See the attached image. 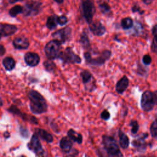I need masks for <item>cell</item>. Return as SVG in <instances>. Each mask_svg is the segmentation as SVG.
Segmentation results:
<instances>
[{
  "instance_id": "obj_9",
  "label": "cell",
  "mask_w": 157,
  "mask_h": 157,
  "mask_svg": "<svg viewBox=\"0 0 157 157\" xmlns=\"http://www.w3.org/2000/svg\"><path fill=\"white\" fill-rule=\"evenodd\" d=\"M71 28L66 27L53 33L52 37L54 40L58 42L60 44L69 40L71 37Z\"/></svg>"
},
{
  "instance_id": "obj_20",
  "label": "cell",
  "mask_w": 157,
  "mask_h": 157,
  "mask_svg": "<svg viewBox=\"0 0 157 157\" xmlns=\"http://www.w3.org/2000/svg\"><path fill=\"white\" fill-rule=\"evenodd\" d=\"M67 136L73 142H77L79 144H82L83 140L82 135L80 133L77 132L74 129H69L67 132Z\"/></svg>"
},
{
  "instance_id": "obj_27",
  "label": "cell",
  "mask_w": 157,
  "mask_h": 157,
  "mask_svg": "<svg viewBox=\"0 0 157 157\" xmlns=\"http://www.w3.org/2000/svg\"><path fill=\"white\" fill-rule=\"evenodd\" d=\"M150 130L151 136L155 139H157V118L151 123Z\"/></svg>"
},
{
  "instance_id": "obj_6",
  "label": "cell",
  "mask_w": 157,
  "mask_h": 157,
  "mask_svg": "<svg viewBox=\"0 0 157 157\" xmlns=\"http://www.w3.org/2000/svg\"><path fill=\"white\" fill-rule=\"evenodd\" d=\"M60 44L55 40L48 42L44 48L46 56L50 59L58 58L60 53Z\"/></svg>"
},
{
  "instance_id": "obj_34",
  "label": "cell",
  "mask_w": 157,
  "mask_h": 157,
  "mask_svg": "<svg viewBox=\"0 0 157 157\" xmlns=\"http://www.w3.org/2000/svg\"><path fill=\"white\" fill-rule=\"evenodd\" d=\"M151 50L154 53H157V36H154L151 44Z\"/></svg>"
},
{
  "instance_id": "obj_21",
  "label": "cell",
  "mask_w": 157,
  "mask_h": 157,
  "mask_svg": "<svg viewBox=\"0 0 157 157\" xmlns=\"http://www.w3.org/2000/svg\"><path fill=\"white\" fill-rule=\"evenodd\" d=\"M57 17L58 16H56V15H53L48 17L46 23V26L49 29H54L57 26Z\"/></svg>"
},
{
  "instance_id": "obj_31",
  "label": "cell",
  "mask_w": 157,
  "mask_h": 157,
  "mask_svg": "<svg viewBox=\"0 0 157 157\" xmlns=\"http://www.w3.org/2000/svg\"><path fill=\"white\" fill-rule=\"evenodd\" d=\"M68 21L67 18L65 15H61L57 17V22L61 26H63L66 25Z\"/></svg>"
},
{
  "instance_id": "obj_19",
  "label": "cell",
  "mask_w": 157,
  "mask_h": 157,
  "mask_svg": "<svg viewBox=\"0 0 157 157\" xmlns=\"http://www.w3.org/2000/svg\"><path fill=\"white\" fill-rule=\"evenodd\" d=\"M36 133L37 134L38 136H39L42 140L50 143L53 142V136L48 132H47L45 130L42 129H37L36 131Z\"/></svg>"
},
{
  "instance_id": "obj_40",
  "label": "cell",
  "mask_w": 157,
  "mask_h": 157,
  "mask_svg": "<svg viewBox=\"0 0 157 157\" xmlns=\"http://www.w3.org/2000/svg\"><path fill=\"white\" fill-rule=\"evenodd\" d=\"M143 2L146 4H151L154 0H142Z\"/></svg>"
},
{
  "instance_id": "obj_5",
  "label": "cell",
  "mask_w": 157,
  "mask_h": 157,
  "mask_svg": "<svg viewBox=\"0 0 157 157\" xmlns=\"http://www.w3.org/2000/svg\"><path fill=\"white\" fill-rule=\"evenodd\" d=\"M81 6L83 17L88 23H91L95 11L93 0H81Z\"/></svg>"
},
{
  "instance_id": "obj_41",
  "label": "cell",
  "mask_w": 157,
  "mask_h": 157,
  "mask_svg": "<svg viewBox=\"0 0 157 157\" xmlns=\"http://www.w3.org/2000/svg\"><path fill=\"white\" fill-rule=\"evenodd\" d=\"M24 0H9V2L10 4H14L17 2H19V1H23Z\"/></svg>"
},
{
  "instance_id": "obj_44",
  "label": "cell",
  "mask_w": 157,
  "mask_h": 157,
  "mask_svg": "<svg viewBox=\"0 0 157 157\" xmlns=\"http://www.w3.org/2000/svg\"><path fill=\"white\" fill-rule=\"evenodd\" d=\"M1 36L0 35V39H1Z\"/></svg>"
},
{
  "instance_id": "obj_36",
  "label": "cell",
  "mask_w": 157,
  "mask_h": 157,
  "mask_svg": "<svg viewBox=\"0 0 157 157\" xmlns=\"http://www.w3.org/2000/svg\"><path fill=\"white\" fill-rule=\"evenodd\" d=\"M152 34L153 36H157V25H155L152 29Z\"/></svg>"
},
{
  "instance_id": "obj_24",
  "label": "cell",
  "mask_w": 157,
  "mask_h": 157,
  "mask_svg": "<svg viewBox=\"0 0 157 157\" xmlns=\"http://www.w3.org/2000/svg\"><path fill=\"white\" fill-rule=\"evenodd\" d=\"M80 42L82 45V46L85 48H88L90 46V40L88 38V36L85 32H83L80 36Z\"/></svg>"
},
{
  "instance_id": "obj_15",
  "label": "cell",
  "mask_w": 157,
  "mask_h": 157,
  "mask_svg": "<svg viewBox=\"0 0 157 157\" xmlns=\"http://www.w3.org/2000/svg\"><path fill=\"white\" fill-rule=\"evenodd\" d=\"M13 45L17 49H26L29 45L28 39L25 37H17L13 41Z\"/></svg>"
},
{
  "instance_id": "obj_38",
  "label": "cell",
  "mask_w": 157,
  "mask_h": 157,
  "mask_svg": "<svg viewBox=\"0 0 157 157\" xmlns=\"http://www.w3.org/2000/svg\"><path fill=\"white\" fill-rule=\"evenodd\" d=\"M132 11H133L134 12H139L140 13V7H139V6H134V7H132Z\"/></svg>"
},
{
  "instance_id": "obj_26",
  "label": "cell",
  "mask_w": 157,
  "mask_h": 157,
  "mask_svg": "<svg viewBox=\"0 0 157 157\" xmlns=\"http://www.w3.org/2000/svg\"><path fill=\"white\" fill-rule=\"evenodd\" d=\"M121 27L124 29H128L132 27L133 21L129 17L124 18L122 19V20L121 21Z\"/></svg>"
},
{
  "instance_id": "obj_35",
  "label": "cell",
  "mask_w": 157,
  "mask_h": 157,
  "mask_svg": "<svg viewBox=\"0 0 157 157\" xmlns=\"http://www.w3.org/2000/svg\"><path fill=\"white\" fill-rule=\"evenodd\" d=\"M20 132H21V135L23 136V137H27L28 136V132L27 131V129L26 128H20Z\"/></svg>"
},
{
  "instance_id": "obj_14",
  "label": "cell",
  "mask_w": 157,
  "mask_h": 157,
  "mask_svg": "<svg viewBox=\"0 0 157 157\" xmlns=\"http://www.w3.org/2000/svg\"><path fill=\"white\" fill-rule=\"evenodd\" d=\"M24 58L25 63L31 67L37 66L40 61L39 56L37 53L33 52H28L26 53Z\"/></svg>"
},
{
  "instance_id": "obj_13",
  "label": "cell",
  "mask_w": 157,
  "mask_h": 157,
  "mask_svg": "<svg viewBox=\"0 0 157 157\" xmlns=\"http://www.w3.org/2000/svg\"><path fill=\"white\" fill-rule=\"evenodd\" d=\"M148 136L147 134H143L142 136L134 139L132 142V146L136 148L139 151H144L146 150L147 144L145 142V138Z\"/></svg>"
},
{
  "instance_id": "obj_10",
  "label": "cell",
  "mask_w": 157,
  "mask_h": 157,
  "mask_svg": "<svg viewBox=\"0 0 157 157\" xmlns=\"http://www.w3.org/2000/svg\"><path fill=\"white\" fill-rule=\"evenodd\" d=\"M28 147L29 150L33 151L37 156H42L44 154V150H43L42 145L39 139V136L36 132L32 136Z\"/></svg>"
},
{
  "instance_id": "obj_29",
  "label": "cell",
  "mask_w": 157,
  "mask_h": 157,
  "mask_svg": "<svg viewBox=\"0 0 157 157\" xmlns=\"http://www.w3.org/2000/svg\"><path fill=\"white\" fill-rule=\"evenodd\" d=\"M129 125L131 127V133L133 134H136L137 132V131L139 130V128L137 121L136 120H131L130 121Z\"/></svg>"
},
{
  "instance_id": "obj_37",
  "label": "cell",
  "mask_w": 157,
  "mask_h": 157,
  "mask_svg": "<svg viewBox=\"0 0 157 157\" xmlns=\"http://www.w3.org/2000/svg\"><path fill=\"white\" fill-rule=\"evenodd\" d=\"M6 52V50L4 48V47L2 45H0V55H3Z\"/></svg>"
},
{
  "instance_id": "obj_23",
  "label": "cell",
  "mask_w": 157,
  "mask_h": 157,
  "mask_svg": "<svg viewBox=\"0 0 157 157\" xmlns=\"http://www.w3.org/2000/svg\"><path fill=\"white\" fill-rule=\"evenodd\" d=\"M80 77L82 78V82L84 84H88L93 78L91 73L87 70L82 71L80 73Z\"/></svg>"
},
{
  "instance_id": "obj_30",
  "label": "cell",
  "mask_w": 157,
  "mask_h": 157,
  "mask_svg": "<svg viewBox=\"0 0 157 157\" xmlns=\"http://www.w3.org/2000/svg\"><path fill=\"white\" fill-rule=\"evenodd\" d=\"M99 7L100 10L103 13H109L110 11V6L105 2L101 3V4H99Z\"/></svg>"
},
{
  "instance_id": "obj_43",
  "label": "cell",
  "mask_w": 157,
  "mask_h": 157,
  "mask_svg": "<svg viewBox=\"0 0 157 157\" xmlns=\"http://www.w3.org/2000/svg\"><path fill=\"white\" fill-rule=\"evenodd\" d=\"M9 136H10V134H9V133L8 132H6L4 133V136H5V137L8 138V137H9Z\"/></svg>"
},
{
  "instance_id": "obj_42",
  "label": "cell",
  "mask_w": 157,
  "mask_h": 157,
  "mask_svg": "<svg viewBox=\"0 0 157 157\" xmlns=\"http://www.w3.org/2000/svg\"><path fill=\"white\" fill-rule=\"evenodd\" d=\"M56 2H57V3H58V4H61V3H63V1L64 0H54Z\"/></svg>"
},
{
  "instance_id": "obj_39",
  "label": "cell",
  "mask_w": 157,
  "mask_h": 157,
  "mask_svg": "<svg viewBox=\"0 0 157 157\" xmlns=\"http://www.w3.org/2000/svg\"><path fill=\"white\" fill-rule=\"evenodd\" d=\"M153 96L155 101V104H157V91H155L154 93H153Z\"/></svg>"
},
{
  "instance_id": "obj_11",
  "label": "cell",
  "mask_w": 157,
  "mask_h": 157,
  "mask_svg": "<svg viewBox=\"0 0 157 157\" xmlns=\"http://www.w3.org/2000/svg\"><path fill=\"white\" fill-rule=\"evenodd\" d=\"M90 29L91 31V33L98 36H101L104 34V33L106 31V29L105 26L99 21H94L91 22L90 25Z\"/></svg>"
},
{
  "instance_id": "obj_1",
  "label": "cell",
  "mask_w": 157,
  "mask_h": 157,
  "mask_svg": "<svg viewBox=\"0 0 157 157\" xmlns=\"http://www.w3.org/2000/svg\"><path fill=\"white\" fill-rule=\"evenodd\" d=\"M30 100V109L32 112L39 114L47 110V104L44 98L37 91L31 90L28 93Z\"/></svg>"
},
{
  "instance_id": "obj_12",
  "label": "cell",
  "mask_w": 157,
  "mask_h": 157,
  "mask_svg": "<svg viewBox=\"0 0 157 157\" xmlns=\"http://www.w3.org/2000/svg\"><path fill=\"white\" fill-rule=\"evenodd\" d=\"M17 31L16 26L10 24H0V35L3 37L13 35Z\"/></svg>"
},
{
  "instance_id": "obj_22",
  "label": "cell",
  "mask_w": 157,
  "mask_h": 157,
  "mask_svg": "<svg viewBox=\"0 0 157 157\" xmlns=\"http://www.w3.org/2000/svg\"><path fill=\"white\" fill-rule=\"evenodd\" d=\"M2 64L7 71H12L15 66V60L11 57H6L2 61Z\"/></svg>"
},
{
  "instance_id": "obj_16",
  "label": "cell",
  "mask_w": 157,
  "mask_h": 157,
  "mask_svg": "<svg viewBox=\"0 0 157 157\" xmlns=\"http://www.w3.org/2000/svg\"><path fill=\"white\" fill-rule=\"evenodd\" d=\"M129 85V80L126 76H123L118 81L116 84L115 89L118 93L122 94Z\"/></svg>"
},
{
  "instance_id": "obj_7",
  "label": "cell",
  "mask_w": 157,
  "mask_h": 157,
  "mask_svg": "<svg viewBox=\"0 0 157 157\" xmlns=\"http://www.w3.org/2000/svg\"><path fill=\"white\" fill-rule=\"evenodd\" d=\"M58 58L65 63H80L82 61L80 57L70 47H67L64 52H60Z\"/></svg>"
},
{
  "instance_id": "obj_25",
  "label": "cell",
  "mask_w": 157,
  "mask_h": 157,
  "mask_svg": "<svg viewBox=\"0 0 157 157\" xmlns=\"http://www.w3.org/2000/svg\"><path fill=\"white\" fill-rule=\"evenodd\" d=\"M23 7L20 5H15L9 10V14L12 17H15L17 15L22 13Z\"/></svg>"
},
{
  "instance_id": "obj_18",
  "label": "cell",
  "mask_w": 157,
  "mask_h": 157,
  "mask_svg": "<svg viewBox=\"0 0 157 157\" xmlns=\"http://www.w3.org/2000/svg\"><path fill=\"white\" fill-rule=\"evenodd\" d=\"M118 137H119V144L123 149H126L128 147L129 144V138L126 134H125L121 130L118 131Z\"/></svg>"
},
{
  "instance_id": "obj_32",
  "label": "cell",
  "mask_w": 157,
  "mask_h": 157,
  "mask_svg": "<svg viewBox=\"0 0 157 157\" xmlns=\"http://www.w3.org/2000/svg\"><path fill=\"white\" fill-rule=\"evenodd\" d=\"M142 62L145 65H149L151 63V58L149 55H145L142 58Z\"/></svg>"
},
{
  "instance_id": "obj_8",
  "label": "cell",
  "mask_w": 157,
  "mask_h": 157,
  "mask_svg": "<svg viewBox=\"0 0 157 157\" xmlns=\"http://www.w3.org/2000/svg\"><path fill=\"white\" fill-rule=\"evenodd\" d=\"M155 105L153 93L149 90L144 91L140 100V106L145 112L151 111Z\"/></svg>"
},
{
  "instance_id": "obj_28",
  "label": "cell",
  "mask_w": 157,
  "mask_h": 157,
  "mask_svg": "<svg viewBox=\"0 0 157 157\" xmlns=\"http://www.w3.org/2000/svg\"><path fill=\"white\" fill-rule=\"evenodd\" d=\"M44 66H45V69L49 72L53 71L56 67L55 63L53 61H50V60H47V61H45L44 63Z\"/></svg>"
},
{
  "instance_id": "obj_4",
  "label": "cell",
  "mask_w": 157,
  "mask_h": 157,
  "mask_svg": "<svg viewBox=\"0 0 157 157\" xmlns=\"http://www.w3.org/2000/svg\"><path fill=\"white\" fill-rule=\"evenodd\" d=\"M42 9V3L36 0L27 1L23 7L22 13L25 17L36 16L39 14Z\"/></svg>"
},
{
  "instance_id": "obj_33",
  "label": "cell",
  "mask_w": 157,
  "mask_h": 157,
  "mask_svg": "<svg viewBox=\"0 0 157 157\" xmlns=\"http://www.w3.org/2000/svg\"><path fill=\"white\" fill-rule=\"evenodd\" d=\"M110 114L107 110H104L101 113V118L104 120H107L110 118Z\"/></svg>"
},
{
  "instance_id": "obj_2",
  "label": "cell",
  "mask_w": 157,
  "mask_h": 157,
  "mask_svg": "<svg viewBox=\"0 0 157 157\" xmlns=\"http://www.w3.org/2000/svg\"><path fill=\"white\" fill-rule=\"evenodd\" d=\"M102 144L108 156H122L116 140L109 136H102Z\"/></svg>"
},
{
  "instance_id": "obj_17",
  "label": "cell",
  "mask_w": 157,
  "mask_h": 157,
  "mask_svg": "<svg viewBox=\"0 0 157 157\" xmlns=\"http://www.w3.org/2000/svg\"><path fill=\"white\" fill-rule=\"evenodd\" d=\"M73 141L69 137H63L59 142L61 149L64 153H69L72 147Z\"/></svg>"
},
{
  "instance_id": "obj_3",
  "label": "cell",
  "mask_w": 157,
  "mask_h": 157,
  "mask_svg": "<svg viewBox=\"0 0 157 157\" xmlns=\"http://www.w3.org/2000/svg\"><path fill=\"white\" fill-rule=\"evenodd\" d=\"M111 51L105 50L102 51L99 56L93 58L90 52H85L84 53V57L88 64L93 66H101L110 58L111 56Z\"/></svg>"
}]
</instances>
